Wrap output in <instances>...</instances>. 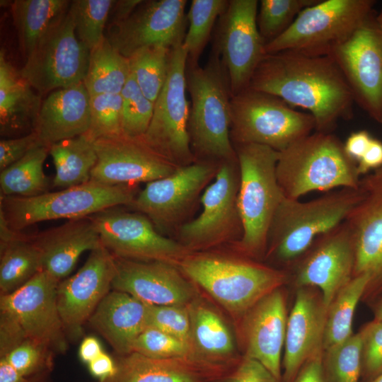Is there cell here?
Returning a JSON list of instances; mask_svg holds the SVG:
<instances>
[{"mask_svg": "<svg viewBox=\"0 0 382 382\" xmlns=\"http://www.w3.org/2000/svg\"><path fill=\"white\" fill-rule=\"evenodd\" d=\"M250 88L274 95L291 107L306 110L315 132L333 133L340 120L353 117L354 98L330 56L285 50L266 54L255 69Z\"/></svg>", "mask_w": 382, "mask_h": 382, "instance_id": "cell-1", "label": "cell"}, {"mask_svg": "<svg viewBox=\"0 0 382 382\" xmlns=\"http://www.w3.org/2000/svg\"><path fill=\"white\" fill-rule=\"evenodd\" d=\"M186 83L191 98L188 132L196 161L237 159L230 137L231 95L219 57L212 51L204 66L187 64Z\"/></svg>", "mask_w": 382, "mask_h": 382, "instance_id": "cell-2", "label": "cell"}, {"mask_svg": "<svg viewBox=\"0 0 382 382\" xmlns=\"http://www.w3.org/2000/svg\"><path fill=\"white\" fill-rule=\"evenodd\" d=\"M276 175L284 197L290 199L314 191L361 186L357 163L333 133L314 131L279 151Z\"/></svg>", "mask_w": 382, "mask_h": 382, "instance_id": "cell-3", "label": "cell"}, {"mask_svg": "<svg viewBox=\"0 0 382 382\" xmlns=\"http://www.w3.org/2000/svg\"><path fill=\"white\" fill-rule=\"evenodd\" d=\"M240 170L238 207L242 236L237 245L248 255L266 253L274 216L285 198L276 175L279 151L256 144L234 146Z\"/></svg>", "mask_w": 382, "mask_h": 382, "instance_id": "cell-4", "label": "cell"}, {"mask_svg": "<svg viewBox=\"0 0 382 382\" xmlns=\"http://www.w3.org/2000/svg\"><path fill=\"white\" fill-rule=\"evenodd\" d=\"M364 195L361 185L330 191L307 202L284 198L269 230L267 255L280 262H292L318 236L344 221Z\"/></svg>", "mask_w": 382, "mask_h": 382, "instance_id": "cell-5", "label": "cell"}, {"mask_svg": "<svg viewBox=\"0 0 382 382\" xmlns=\"http://www.w3.org/2000/svg\"><path fill=\"white\" fill-rule=\"evenodd\" d=\"M178 266L186 277L235 316L248 312L287 280L286 274L282 270L216 255L192 253Z\"/></svg>", "mask_w": 382, "mask_h": 382, "instance_id": "cell-6", "label": "cell"}, {"mask_svg": "<svg viewBox=\"0 0 382 382\" xmlns=\"http://www.w3.org/2000/svg\"><path fill=\"white\" fill-rule=\"evenodd\" d=\"M136 185H109L89 182L33 197H0V212L14 231L36 223L88 217L119 206H129L137 195Z\"/></svg>", "mask_w": 382, "mask_h": 382, "instance_id": "cell-7", "label": "cell"}, {"mask_svg": "<svg viewBox=\"0 0 382 382\" xmlns=\"http://www.w3.org/2000/svg\"><path fill=\"white\" fill-rule=\"evenodd\" d=\"M230 137L233 144H256L282 151L315 131L310 113L281 98L250 88L231 97Z\"/></svg>", "mask_w": 382, "mask_h": 382, "instance_id": "cell-8", "label": "cell"}, {"mask_svg": "<svg viewBox=\"0 0 382 382\" xmlns=\"http://www.w3.org/2000/svg\"><path fill=\"white\" fill-rule=\"evenodd\" d=\"M374 0H319L265 47L266 54L290 50L328 56L374 12Z\"/></svg>", "mask_w": 382, "mask_h": 382, "instance_id": "cell-9", "label": "cell"}, {"mask_svg": "<svg viewBox=\"0 0 382 382\" xmlns=\"http://www.w3.org/2000/svg\"><path fill=\"white\" fill-rule=\"evenodd\" d=\"M187 60L183 44L171 50L167 79L154 103L149 127L141 137L154 151L178 167L196 161L188 132Z\"/></svg>", "mask_w": 382, "mask_h": 382, "instance_id": "cell-10", "label": "cell"}, {"mask_svg": "<svg viewBox=\"0 0 382 382\" xmlns=\"http://www.w3.org/2000/svg\"><path fill=\"white\" fill-rule=\"evenodd\" d=\"M89 57L67 12L38 42L18 71L42 96L83 81Z\"/></svg>", "mask_w": 382, "mask_h": 382, "instance_id": "cell-11", "label": "cell"}, {"mask_svg": "<svg viewBox=\"0 0 382 382\" xmlns=\"http://www.w3.org/2000/svg\"><path fill=\"white\" fill-rule=\"evenodd\" d=\"M257 0H230L215 25L212 52L227 76L231 97L249 87L266 54L257 26Z\"/></svg>", "mask_w": 382, "mask_h": 382, "instance_id": "cell-12", "label": "cell"}, {"mask_svg": "<svg viewBox=\"0 0 382 382\" xmlns=\"http://www.w3.org/2000/svg\"><path fill=\"white\" fill-rule=\"evenodd\" d=\"M240 170L238 158L219 163L212 183L201 195V213L179 229L180 243L191 252L242 236L238 207Z\"/></svg>", "mask_w": 382, "mask_h": 382, "instance_id": "cell-13", "label": "cell"}, {"mask_svg": "<svg viewBox=\"0 0 382 382\" xmlns=\"http://www.w3.org/2000/svg\"><path fill=\"white\" fill-rule=\"evenodd\" d=\"M116 207L90 216L102 245L114 257L178 265L192 253L180 242L163 236L143 214L125 212Z\"/></svg>", "mask_w": 382, "mask_h": 382, "instance_id": "cell-14", "label": "cell"}, {"mask_svg": "<svg viewBox=\"0 0 382 382\" xmlns=\"http://www.w3.org/2000/svg\"><path fill=\"white\" fill-rule=\"evenodd\" d=\"M374 12L328 56L340 69L357 103L382 125V30Z\"/></svg>", "mask_w": 382, "mask_h": 382, "instance_id": "cell-15", "label": "cell"}, {"mask_svg": "<svg viewBox=\"0 0 382 382\" xmlns=\"http://www.w3.org/2000/svg\"><path fill=\"white\" fill-rule=\"evenodd\" d=\"M218 163L197 161L147 183L129 206L148 217L161 233L179 224L214 179Z\"/></svg>", "mask_w": 382, "mask_h": 382, "instance_id": "cell-16", "label": "cell"}, {"mask_svg": "<svg viewBox=\"0 0 382 382\" xmlns=\"http://www.w3.org/2000/svg\"><path fill=\"white\" fill-rule=\"evenodd\" d=\"M59 283L41 270L16 291L0 295V312L13 318L28 338L64 354L68 338L57 306Z\"/></svg>", "mask_w": 382, "mask_h": 382, "instance_id": "cell-17", "label": "cell"}, {"mask_svg": "<svg viewBox=\"0 0 382 382\" xmlns=\"http://www.w3.org/2000/svg\"><path fill=\"white\" fill-rule=\"evenodd\" d=\"M186 0L142 1L121 23L110 26V43L124 57L152 45L173 49L183 44L187 28Z\"/></svg>", "mask_w": 382, "mask_h": 382, "instance_id": "cell-18", "label": "cell"}, {"mask_svg": "<svg viewBox=\"0 0 382 382\" xmlns=\"http://www.w3.org/2000/svg\"><path fill=\"white\" fill-rule=\"evenodd\" d=\"M299 257L295 282L299 287H317L328 308L338 292L352 279L354 246L352 231L345 220L318 236ZM294 262V261H293Z\"/></svg>", "mask_w": 382, "mask_h": 382, "instance_id": "cell-19", "label": "cell"}, {"mask_svg": "<svg viewBox=\"0 0 382 382\" xmlns=\"http://www.w3.org/2000/svg\"><path fill=\"white\" fill-rule=\"evenodd\" d=\"M115 274V257L102 245L90 252L76 273L59 283L57 306L68 339L81 337L84 324L111 291Z\"/></svg>", "mask_w": 382, "mask_h": 382, "instance_id": "cell-20", "label": "cell"}, {"mask_svg": "<svg viewBox=\"0 0 382 382\" xmlns=\"http://www.w3.org/2000/svg\"><path fill=\"white\" fill-rule=\"evenodd\" d=\"M97 161L91 180L109 185L149 183L164 178L178 166L151 149L141 138L123 134L94 141Z\"/></svg>", "mask_w": 382, "mask_h": 382, "instance_id": "cell-21", "label": "cell"}, {"mask_svg": "<svg viewBox=\"0 0 382 382\" xmlns=\"http://www.w3.org/2000/svg\"><path fill=\"white\" fill-rule=\"evenodd\" d=\"M115 259L112 289L127 293L147 305L192 303L195 290L177 265Z\"/></svg>", "mask_w": 382, "mask_h": 382, "instance_id": "cell-22", "label": "cell"}, {"mask_svg": "<svg viewBox=\"0 0 382 382\" xmlns=\"http://www.w3.org/2000/svg\"><path fill=\"white\" fill-rule=\"evenodd\" d=\"M287 318L282 360L284 382H293L305 363L323 353L328 308L307 286L299 287Z\"/></svg>", "mask_w": 382, "mask_h": 382, "instance_id": "cell-23", "label": "cell"}, {"mask_svg": "<svg viewBox=\"0 0 382 382\" xmlns=\"http://www.w3.org/2000/svg\"><path fill=\"white\" fill-rule=\"evenodd\" d=\"M364 195L345 221L354 246V276L367 273L382 282V169L361 180Z\"/></svg>", "mask_w": 382, "mask_h": 382, "instance_id": "cell-24", "label": "cell"}, {"mask_svg": "<svg viewBox=\"0 0 382 382\" xmlns=\"http://www.w3.org/2000/svg\"><path fill=\"white\" fill-rule=\"evenodd\" d=\"M287 318L284 296L277 289L248 311L245 323V357L260 362L279 381Z\"/></svg>", "mask_w": 382, "mask_h": 382, "instance_id": "cell-25", "label": "cell"}, {"mask_svg": "<svg viewBox=\"0 0 382 382\" xmlns=\"http://www.w3.org/2000/svg\"><path fill=\"white\" fill-rule=\"evenodd\" d=\"M30 235L41 253L42 270L59 282L68 277L84 252L102 245L90 216L68 220L62 225Z\"/></svg>", "mask_w": 382, "mask_h": 382, "instance_id": "cell-26", "label": "cell"}, {"mask_svg": "<svg viewBox=\"0 0 382 382\" xmlns=\"http://www.w3.org/2000/svg\"><path fill=\"white\" fill-rule=\"evenodd\" d=\"M90 100L83 81L50 93L42 100L34 129L42 145L86 134L91 125Z\"/></svg>", "mask_w": 382, "mask_h": 382, "instance_id": "cell-27", "label": "cell"}, {"mask_svg": "<svg viewBox=\"0 0 382 382\" xmlns=\"http://www.w3.org/2000/svg\"><path fill=\"white\" fill-rule=\"evenodd\" d=\"M119 356L132 352L137 337L148 328V305L132 295L111 290L88 320Z\"/></svg>", "mask_w": 382, "mask_h": 382, "instance_id": "cell-28", "label": "cell"}, {"mask_svg": "<svg viewBox=\"0 0 382 382\" xmlns=\"http://www.w3.org/2000/svg\"><path fill=\"white\" fill-rule=\"evenodd\" d=\"M6 56L0 51V134L23 136L34 131L42 103ZM20 137V136H19Z\"/></svg>", "mask_w": 382, "mask_h": 382, "instance_id": "cell-29", "label": "cell"}, {"mask_svg": "<svg viewBox=\"0 0 382 382\" xmlns=\"http://www.w3.org/2000/svg\"><path fill=\"white\" fill-rule=\"evenodd\" d=\"M115 361V375L104 382H202L204 377L192 357L160 359L131 352Z\"/></svg>", "mask_w": 382, "mask_h": 382, "instance_id": "cell-30", "label": "cell"}, {"mask_svg": "<svg viewBox=\"0 0 382 382\" xmlns=\"http://www.w3.org/2000/svg\"><path fill=\"white\" fill-rule=\"evenodd\" d=\"M67 0H15L11 4L19 50L26 59L47 31L69 11Z\"/></svg>", "mask_w": 382, "mask_h": 382, "instance_id": "cell-31", "label": "cell"}, {"mask_svg": "<svg viewBox=\"0 0 382 382\" xmlns=\"http://www.w3.org/2000/svg\"><path fill=\"white\" fill-rule=\"evenodd\" d=\"M49 154L55 167L52 186L65 189L91 180L97 161L94 141L85 134L52 144Z\"/></svg>", "mask_w": 382, "mask_h": 382, "instance_id": "cell-32", "label": "cell"}, {"mask_svg": "<svg viewBox=\"0 0 382 382\" xmlns=\"http://www.w3.org/2000/svg\"><path fill=\"white\" fill-rule=\"evenodd\" d=\"M129 76V59L122 56L106 36L90 51L83 83L91 97L120 94Z\"/></svg>", "mask_w": 382, "mask_h": 382, "instance_id": "cell-33", "label": "cell"}, {"mask_svg": "<svg viewBox=\"0 0 382 382\" xmlns=\"http://www.w3.org/2000/svg\"><path fill=\"white\" fill-rule=\"evenodd\" d=\"M42 270L41 253L22 231L13 240L0 245V295L10 294Z\"/></svg>", "mask_w": 382, "mask_h": 382, "instance_id": "cell-34", "label": "cell"}, {"mask_svg": "<svg viewBox=\"0 0 382 382\" xmlns=\"http://www.w3.org/2000/svg\"><path fill=\"white\" fill-rule=\"evenodd\" d=\"M191 345L193 350L209 358L229 356L235 350L233 335L223 318L212 308L192 303Z\"/></svg>", "mask_w": 382, "mask_h": 382, "instance_id": "cell-35", "label": "cell"}, {"mask_svg": "<svg viewBox=\"0 0 382 382\" xmlns=\"http://www.w3.org/2000/svg\"><path fill=\"white\" fill-rule=\"evenodd\" d=\"M371 281V276L367 273L354 276L328 306L323 337L324 350L342 343L353 335L354 311Z\"/></svg>", "mask_w": 382, "mask_h": 382, "instance_id": "cell-36", "label": "cell"}, {"mask_svg": "<svg viewBox=\"0 0 382 382\" xmlns=\"http://www.w3.org/2000/svg\"><path fill=\"white\" fill-rule=\"evenodd\" d=\"M50 146H40L19 161L1 170V195L33 197L45 193L49 187L43 170Z\"/></svg>", "mask_w": 382, "mask_h": 382, "instance_id": "cell-37", "label": "cell"}, {"mask_svg": "<svg viewBox=\"0 0 382 382\" xmlns=\"http://www.w3.org/2000/svg\"><path fill=\"white\" fill-rule=\"evenodd\" d=\"M229 0H192L187 18L188 27L183 42L187 50V64L197 65L220 16Z\"/></svg>", "mask_w": 382, "mask_h": 382, "instance_id": "cell-38", "label": "cell"}, {"mask_svg": "<svg viewBox=\"0 0 382 382\" xmlns=\"http://www.w3.org/2000/svg\"><path fill=\"white\" fill-rule=\"evenodd\" d=\"M171 50L163 45H152L128 58L131 75L144 95L154 103L168 77Z\"/></svg>", "mask_w": 382, "mask_h": 382, "instance_id": "cell-39", "label": "cell"}, {"mask_svg": "<svg viewBox=\"0 0 382 382\" xmlns=\"http://www.w3.org/2000/svg\"><path fill=\"white\" fill-rule=\"evenodd\" d=\"M115 1H71L69 14L79 40L91 51L105 37L104 30Z\"/></svg>", "mask_w": 382, "mask_h": 382, "instance_id": "cell-40", "label": "cell"}, {"mask_svg": "<svg viewBox=\"0 0 382 382\" xmlns=\"http://www.w3.org/2000/svg\"><path fill=\"white\" fill-rule=\"evenodd\" d=\"M318 1H260L257 14V26L265 45L285 32L301 11Z\"/></svg>", "mask_w": 382, "mask_h": 382, "instance_id": "cell-41", "label": "cell"}, {"mask_svg": "<svg viewBox=\"0 0 382 382\" xmlns=\"http://www.w3.org/2000/svg\"><path fill=\"white\" fill-rule=\"evenodd\" d=\"M361 332L326 350L323 366L328 382H358L362 364Z\"/></svg>", "mask_w": 382, "mask_h": 382, "instance_id": "cell-42", "label": "cell"}, {"mask_svg": "<svg viewBox=\"0 0 382 382\" xmlns=\"http://www.w3.org/2000/svg\"><path fill=\"white\" fill-rule=\"evenodd\" d=\"M122 133L131 138H141L151 123L154 103L142 93L131 75L122 92Z\"/></svg>", "mask_w": 382, "mask_h": 382, "instance_id": "cell-43", "label": "cell"}, {"mask_svg": "<svg viewBox=\"0 0 382 382\" xmlns=\"http://www.w3.org/2000/svg\"><path fill=\"white\" fill-rule=\"evenodd\" d=\"M90 103L91 125L85 134L91 140L122 134L121 93L92 96Z\"/></svg>", "mask_w": 382, "mask_h": 382, "instance_id": "cell-44", "label": "cell"}, {"mask_svg": "<svg viewBox=\"0 0 382 382\" xmlns=\"http://www.w3.org/2000/svg\"><path fill=\"white\" fill-rule=\"evenodd\" d=\"M132 352L163 359L192 357L194 351L190 343L148 327L135 340Z\"/></svg>", "mask_w": 382, "mask_h": 382, "instance_id": "cell-45", "label": "cell"}, {"mask_svg": "<svg viewBox=\"0 0 382 382\" xmlns=\"http://www.w3.org/2000/svg\"><path fill=\"white\" fill-rule=\"evenodd\" d=\"M54 352L29 338L0 358L6 359L27 379L42 377L52 366Z\"/></svg>", "mask_w": 382, "mask_h": 382, "instance_id": "cell-46", "label": "cell"}, {"mask_svg": "<svg viewBox=\"0 0 382 382\" xmlns=\"http://www.w3.org/2000/svg\"><path fill=\"white\" fill-rule=\"evenodd\" d=\"M148 327L157 328L191 345L190 316L185 306L148 305Z\"/></svg>", "mask_w": 382, "mask_h": 382, "instance_id": "cell-47", "label": "cell"}, {"mask_svg": "<svg viewBox=\"0 0 382 382\" xmlns=\"http://www.w3.org/2000/svg\"><path fill=\"white\" fill-rule=\"evenodd\" d=\"M361 333L365 370L369 376H377L382 372V321L374 320Z\"/></svg>", "mask_w": 382, "mask_h": 382, "instance_id": "cell-48", "label": "cell"}, {"mask_svg": "<svg viewBox=\"0 0 382 382\" xmlns=\"http://www.w3.org/2000/svg\"><path fill=\"white\" fill-rule=\"evenodd\" d=\"M45 146L33 131L18 137L1 139L0 141V170L21 159L33 149Z\"/></svg>", "mask_w": 382, "mask_h": 382, "instance_id": "cell-49", "label": "cell"}, {"mask_svg": "<svg viewBox=\"0 0 382 382\" xmlns=\"http://www.w3.org/2000/svg\"><path fill=\"white\" fill-rule=\"evenodd\" d=\"M222 382H279L262 364L245 357L236 371Z\"/></svg>", "mask_w": 382, "mask_h": 382, "instance_id": "cell-50", "label": "cell"}, {"mask_svg": "<svg viewBox=\"0 0 382 382\" xmlns=\"http://www.w3.org/2000/svg\"><path fill=\"white\" fill-rule=\"evenodd\" d=\"M293 382H328L324 369L323 354L320 353L308 360Z\"/></svg>", "mask_w": 382, "mask_h": 382, "instance_id": "cell-51", "label": "cell"}, {"mask_svg": "<svg viewBox=\"0 0 382 382\" xmlns=\"http://www.w3.org/2000/svg\"><path fill=\"white\" fill-rule=\"evenodd\" d=\"M371 139L370 134L366 130L352 132L344 143L347 155L357 163L367 150Z\"/></svg>", "mask_w": 382, "mask_h": 382, "instance_id": "cell-52", "label": "cell"}, {"mask_svg": "<svg viewBox=\"0 0 382 382\" xmlns=\"http://www.w3.org/2000/svg\"><path fill=\"white\" fill-rule=\"evenodd\" d=\"M357 166L359 175L382 166V141L372 138L367 150L357 163Z\"/></svg>", "mask_w": 382, "mask_h": 382, "instance_id": "cell-53", "label": "cell"}, {"mask_svg": "<svg viewBox=\"0 0 382 382\" xmlns=\"http://www.w3.org/2000/svg\"><path fill=\"white\" fill-rule=\"evenodd\" d=\"M87 366L90 374L99 382L112 377L117 370L116 361L104 351Z\"/></svg>", "mask_w": 382, "mask_h": 382, "instance_id": "cell-54", "label": "cell"}, {"mask_svg": "<svg viewBox=\"0 0 382 382\" xmlns=\"http://www.w3.org/2000/svg\"><path fill=\"white\" fill-rule=\"evenodd\" d=\"M141 1V0L115 1L110 13L111 20L110 26L118 25L125 21Z\"/></svg>", "mask_w": 382, "mask_h": 382, "instance_id": "cell-55", "label": "cell"}, {"mask_svg": "<svg viewBox=\"0 0 382 382\" xmlns=\"http://www.w3.org/2000/svg\"><path fill=\"white\" fill-rule=\"evenodd\" d=\"M103 352L98 339L94 336H87L81 341L79 348L81 361L89 364Z\"/></svg>", "mask_w": 382, "mask_h": 382, "instance_id": "cell-56", "label": "cell"}, {"mask_svg": "<svg viewBox=\"0 0 382 382\" xmlns=\"http://www.w3.org/2000/svg\"><path fill=\"white\" fill-rule=\"evenodd\" d=\"M28 379L21 374L6 359L0 358V382H27Z\"/></svg>", "mask_w": 382, "mask_h": 382, "instance_id": "cell-57", "label": "cell"}, {"mask_svg": "<svg viewBox=\"0 0 382 382\" xmlns=\"http://www.w3.org/2000/svg\"><path fill=\"white\" fill-rule=\"evenodd\" d=\"M375 320L382 321V302L378 306L376 314H375Z\"/></svg>", "mask_w": 382, "mask_h": 382, "instance_id": "cell-58", "label": "cell"}, {"mask_svg": "<svg viewBox=\"0 0 382 382\" xmlns=\"http://www.w3.org/2000/svg\"><path fill=\"white\" fill-rule=\"evenodd\" d=\"M376 21L380 29L382 30V11L376 16Z\"/></svg>", "mask_w": 382, "mask_h": 382, "instance_id": "cell-59", "label": "cell"}, {"mask_svg": "<svg viewBox=\"0 0 382 382\" xmlns=\"http://www.w3.org/2000/svg\"><path fill=\"white\" fill-rule=\"evenodd\" d=\"M27 382H42V377L30 378Z\"/></svg>", "mask_w": 382, "mask_h": 382, "instance_id": "cell-60", "label": "cell"}, {"mask_svg": "<svg viewBox=\"0 0 382 382\" xmlns=\"http://www.w3.org/2000/svg\"><path fill=\"white\" fill-rule=\"evenodd\" d=\"M372 382H382V372Z\"/></svg>", "mask_w": 382, "mask_h": 382, "instance_id": "cell-61", "label": "cell"}]
</instances>
